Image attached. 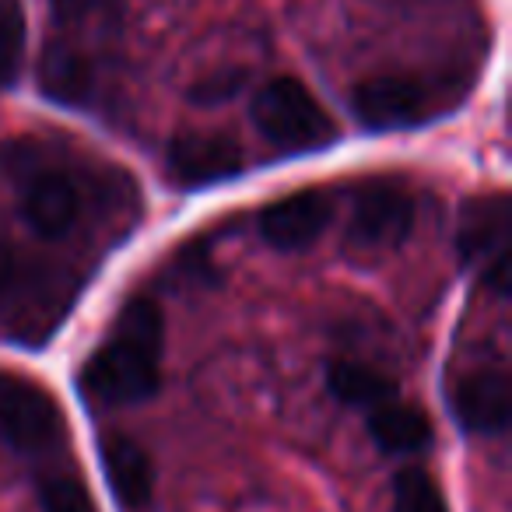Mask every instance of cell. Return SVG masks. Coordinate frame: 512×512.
Returning <instances> with one entry per match:
<instances>
[{
    "mask_svg": "<svg viewBox=\"0 0 512 512\" xmlns=\"http://www.w3.org/2000/svg\"><path fill=\"white\" fill-rule=\"evenodd\" d=\"M165 323L151 299H130L109 327L106 341L78 372V390L88 404H137L158 390Z\"/></svg>",
    "mask_w": 512,
    "mask_h": 512,
    "instance_id": "obj_1",
    "label": "cell"
},
{
    "mask_svg": "<svg viewBox=\"0 0 512 512\" xmlns=\"http://www.w3.org/2000/svg\"><path fill=\"white\" fill-rule=\"evenodd\" d=\"M71 299L64 274L39 256L0 246V327L18 341H43Z\"/></svg>",
    "mask_w": 512,
    "mask_h": 512,
    "instance_id": "obj_2",
    "label": "cell"
},
{
    "mask_svg": "<svg viewBox=\"0 0 512 512\" xmlns=\"http://www.w3.org/2000/svg\"><path fill=\"white\" fill-rule=\"evenodd\" d=\"M253 123L267 141L285 151L327 148L337 137L330 113L295 78H274L253 95Z\"/></svg>",
    "mask_w": 512,
    "mask_h": 512,
    "instance_id": "obj_3",
    "label": "cell"
},
{
    "mask_svg": "<svg viewBox=\"0 0 512 512\" xmlns=\"http://www.w3.org/2000/svg\"><path fill=\"white\" fill-rule=\"evenodd\" d=\"M67 435L57 400L39 383L0 372V442L22 453H46Z\"/></svg>",
    "mask_w": 512,
    "mask_h": 512,
    "instance_id": "obj_4",
    "label": "cell"
},
{
    "mask_svg": "<svg viewBox=\"0 0 512 512\" xmlns=\"http://www.w3.org/2000/svg\"><path fill=\"white\" fill-rule=\"evenodd\" d=\"M351 109L369 130H404L418 127L435 113V92L421 78L379 74L355 88Z\"/></svg>",
    "mask_w": 512,
    "mask_h": 512,
    "instance_id": "obj_5",
    "label": "cell"
},
{
    "mask_svg": "<svg viewBox=\"0 0 512 512\" xmlns=\"http://www.w3.org/2000/svg\"><path fill=\"white\" fill-rule=\"evenodd\" d=\"M456 246L467 264L481 267L498 295L509 292V211L505 197L470 200L456 228Z\"/></svg>",
    "mask_w": 512,
    "mask_h": 512,
    "instance_id": "obj_6",
    "label": "cell"
},
{
    "mask_svg": "<svg viewBox=\"0 0 512 512\" xmlns=\"http://www.w3.org/2000/svg\"><path fill=\"white\" fill-rule=\"evenodd\" d=\"M414 200L407 190L393 183H369L358 190L355 211H351L348 239L362 253H386L397 249L411 235Z\"/></svg>",
    "mask_w": 512,
    "mask_h": 512,
    "instance_id": "obj_7",
    "label": "cell"
},
{
    "mask_svg": "<svg viewBox=\"0 0 512 512\" xmlns=\"http://www.w3.org/2000/svg\"><path fill=\"white\" fill-rule=\"evenodd\" d=\"M169 179L183 190H200V186L221 183L242 172V148L235 137L211 134V130H190L179 134L169 144V158H165Z\"/></svg>",
    "mask_w": 512,
    "mask_h": 512,
    "instance_id": "obj_8",
    "label": "cell"
},
{
    "mask_svg": "<svg viewBox=\"0 0 512 512\" xmlns=\"http://www.w3.org/2000/svg\"><path fill=\"white\" fill-rule=\"evenodd\" d=\"M334 218V197L327 190H299L278 197L260 214V235L281 253L309 249Z\"/></svg>",
    "mask_w": 512,
    "mask_h": 512,
    "instance_id": "obj_9",
    "label": "cell"
},
{
    "mask_svg": "<svg viewBox=\"0 0 512 512\" xmlns=\"http://www.w3.org/2000/svg\"><path fill=\"white\" fill-rule=\"evenodd\" d=\"M25 162H29L25 200H22L25 221H29L39 235H46V239H64L81 214L78 186H74V179L67 176L64 169L36 165L29 151H25Z\"/></svg>",
    "mask_w": 512,
    "mask_h": 512,
    "instance_id": "obj_10",
    "label": "cell"
},
{
    "mask_svg": "<svg viewBox=\"0 0 512 512\" xmlns=\"http://www.w3.org/2000/svg\"><path fill=\"white\" fill-rule=\"evenodd\" d=\"M449 404L463 428L477 435H498L509 425V376L502 369H474L449 390Z\"/></svg>",
    "mask_w": 512,
    "mask_h": 512,
    "instance_id": "obj_11",
    "label": "cell"
},
{
    "mask_svg": "<svg viewBox=\"0 0 512 512\" xmlns=\"http://www.w3.org/2000/svg\"><path fill=\"white\" fill-rule=\"evenodd\" d=\"M99 456L102 474H106L116 502L123 509H144L151 502V491H155V467H151L148 453L130 435L106 432L99 442Z\"/></svg>",
    "mask_w": 512,
    "mask_h": 512,
    "instance_id": "obj_12",
    "label": "cell"
},
{
    "mask_svg": "<svg viewBox=\"0 0 512 512\" xmlns=\"http://www.w3.org/2000/svg\"><path fill=\"white\" fill-rule=\"evenodd\" d=\"M39 81L50 99L64 102V106H81L92 99L95 88V67L81 50L71 43H50L39 64Z\"/></svg>",
    "mask_w": 512,
    "mask_h": 512,
    "instance_id": "obj_13",
    "label": "cell"
},
{
    "mask_svg": "<svg viewBox=\"0 0 512 512\" xmlns=\"http://www.w3.org/2000/svg\"><path fill=\"white\" fill-rule=\"evenodd\" d=\"M369 432L386 453H414V449H425L432 442V421L418 407L386 400V404L372 407Z\"/></svg>",
    "mask_w": 512,
    "mask_h": 512,
    "instance_id": "obj_14",
    "label": "cell"
},
{
    "mask_svg": "<svg viewBox=\"0 0 512 512\" xmlns=\"http://www.w3.org/2000/svg\"><path fill=\"white\" fill-rule=\"evenodd\" d=\"M330 393H334L341 404L351 407H379L386 400H397V383H393L386 372L372 369L365 362H334L330 365Z\"/></svg>",
    "mask_w": 512,
    "mask_h": 512,
    "instance_id": "obj_15",
    "label": "cell"
},
{
    "mask_svg": "<svg viewBox=\"0 0 512 512\" xmlns=\"http://www.w3.org/2000/svg\"><path fill=\"white\" fill-rule=\"evenodd\" d=\"M25 11L18 0H0V88H11L25 60Z\"/></svg>",
    "mask_w": 512,
    "mask_h": 512,
    "instance_id": "obj_16",
    "label": "cell"
},
{
    "mask_svg": "<svg viewBox=\"0 0 512 512\" xmlns=\"http://www.w3.org/2000/svg\"><path fill=\"white\" fill-rule=\"evenodd\" d=\"M393 512H449L439 484L418 467H407L393 477Z\"/></svg>",
    "mask_w": 512,
    "mask_h": 512,
    "instance_id": "obj_17",
    "label": "cell"
},
{
    "mask_svg": "<svg viewBox=\"0 0 512 512\" xmlns=\"http://www.w3.org/2000/svg\"><path fill=\"white\" fill-rule=\"evenodd\" d=\"M43 512H99L88 488L74 474H53L43 481Z\"/></svg>",
    "mask_w": 512,
    "mask_h": 512,
    "instance_id": "obj_18",
    "label": "cell"
},
{
    "mask_svg": "<svg viewBox=\"0 0 512 512\" xmlns=\"http://www.w3.org/2000/svg\"><path fill=\"white\" fill-rule=\"evenodd\" d=\"M242 81H246V74H242V71L211 74V78H204L197 88H193V102H204V106H218V102L232 99V95L239 92Z\"/></svg>",
    "mask_w": 512,
    "mask_h": 512,
    "instance_id": "obj_19",
    "label": "cell"
}]
</instances>
